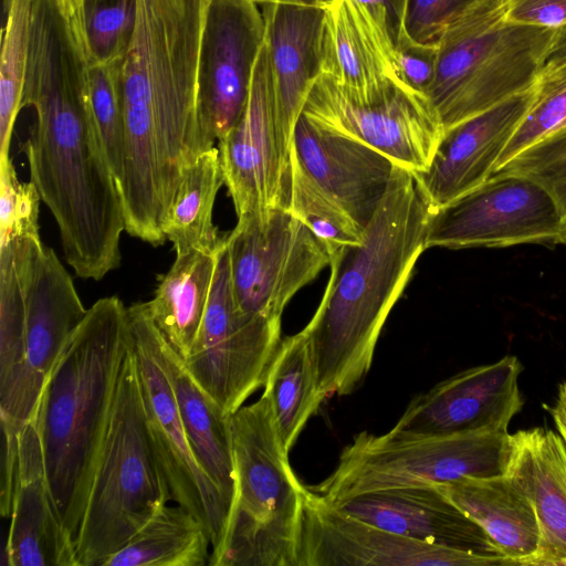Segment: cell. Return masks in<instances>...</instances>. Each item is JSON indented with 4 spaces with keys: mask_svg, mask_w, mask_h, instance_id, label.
Listing matches in <instances>:
<instances>
[{
    "mask_svg": "<svg viewBox=\"0 0 566 566\" xmlns=\"http://www.w3.org/2000/svg\"><path fill=\"white\" fill-rule=\"evenodd\" d=\"M90 62L56 0H35L21 108L30 181L52 213L75 274L99 281L120 263L125 217L90 94Z\"/></svg>",
    "mask_w": 566,
    "mask_h": 566,
    "instance_id": "1",
    "label": "cell"
},
{
    "mask_svg": "<svg viewBox=\"0 0 566 566\" xmlns=\"http://www.w3.org/2000/svg\"><path fill=\"white\" fill-rule=\"evenodd\" d=\"M136 23L120 59L124 155L118 187L125 231L153 245L185 169L203 151L198 61L208 0H136Z\"/></svg>",
    "mask_w": 566,
    "mask_h": 566,
    "instance_id": "2",
    "label": "cell"
},
{
    "mask_svg": "<svg viewBox=\"0 0 566 566\" xmlns=\"http://www.w3.org/2000/svg\"><path fill=\"white\" fill-rule=\"evenodd\" d=\"M433 211L415 175L396 165L363 241L331 255L326 290L302 329L326 398L352 394L368 374L387 317L427 249Z\"/></svg>",
    "mask_w": 566,
    "mask_h": 566,
    "instance_id": "3",
    "label": "cell"
},
{
    "mask_svg": "<svg viewBox=\"0 0 566 566\" xmlns=\"http://www.w3.org/2000/svg\"><path fill=\"white\" fill-rule=\"evenodd\" d=\"M130 344L127 307L117 296L97 300L48 376L32 416L49 489L74 544Z\"/></svg>",
    "mask_w": 566,
    "mask_h": 566,
    "instance_id": "4",
    "label": "cell"
},
{
    "mask_svg": "<svg viewBox=\"0 0 566 566\" xmlns=\"http://www.w3.org/2000/svg\"><path fill=\"white\" fill-rule=\"evenodd\" d=\"M234 493L210 566H298L303 485L282 448L269 399L231 415Z\"/></svg>",
    "mask_w": 566,
    "mask_h": 566,
    "instance_id": "5",
    "label": "cell"
},
{
    "mask_svg": "<svg viewBox=\"0 0 566 566\" xmlns=\"http://www.w3.org/2000/svg\"><path fill=\"white\" fill-rule=\"evenodd\" d=\"M168 502L146 424L132 339L75 541L77 566H102Z\"/></svg>",
    "mask_w": 566,
    "mask_h": 566,
    "instance_id": "6",
    "label": "cell"
},
{
    "mask_svg": "<svg viewBox=\"0 0 566 566\" xmlns=\"http://www.w3.org/2000/svg\"><path fill=\"white\" fill-rule=\"evenodd\" d=\"M507 0H481L438 41L426 96L443 130L534 86L560 31L511 22Z\"/></svg>",
    "mask_w": 566,
    "mask_h": 566,
    "instance_id": "7",
    "label": "cell"
},
{
    "mask_svg": "<svg viewBox=\"0 0 566 566\" xmlns=\"http://www.w3.org/2000/svg\"><path fill=\"white\" fill-rule=\"evenodd\" d=\"M512 452L513 434L507 431L440 437L363 431L343 449L334 472L313 491L333 504L389 488L490 479L506 474Z\"/></svg>",
    "mask_w": 566,
    "mask_h": 566,
    "instance_id": "8",
    "label": "cell"
},
{
    "mask_svg": "<svg viewBox=\"0 0 566 566\" xmlns=\"http://www.w3.org/2000/svg\"><path fill=\"white\" fill-rule=\"evenodd\" d=\"M8 245L22 283L25 304L22 379L9 412L1 419L3 448L14 451L32 418L48 376L86 316L70 273L39 233L0 239Z\"/></svg>",
    "mask_w": 566,
    "mask_h": 566,
    "instance_id": "9",
    "label": "cell"
},
{
    "mask_svg": "<svg viewBox=\"0 0 566 566\" xmlns=\"http://www.w3.org/2000/svg\"><path fill=\"white\" fill-rule=\"evenodd\" d=\"M224 239L238 306L277 323L292 297L331 262L323 241L285 207L238 218Z\"/></svg>",
    "mask_w": 566,
    "mask_h": 566,
    "instance_id": "10",
    "label": "cell"
},
{
    "mask_svg": "<svg viewBox=\"0 0 566 566\" xmlns=\"http://www.w3.org/2000/svg\"><path fill=\"white\" fill-rule=\"evenodd\" d=\"M281 340V323L238 306L223 238L207 310L192 348L182 358L185 366L222 410L232 415L264 386Z\"/></svg>",
    "mask_w": 566,
    "mask_h": 566,
    "instance_id": "11",
    "label": "cell"
},
{
    "mask_svg": "<svg viewBox=\"0 0 566 566\" xmlns=\"http://www.w3.org/2000/svg\"><path fill=\"white\" fill-rule=\"evenodd\" d=\"M303 115L327 130L378 150L412 172L428 167L444 132L427 96L403 81L356 94L322 74Z\"/></svg>",
    "mask_w": 566,
    "mask_h": 566,
    "instance_id": "12",
    "label": "cell"
},
{
    "mask_svg": "<svg viewBox=\"0 0 566 566\" xmlns=\"http://www.w3.org/2000/svg\"><path fill=\"white\" fill-rule=\"evenodd\" d=\"M566 218L535 181L492 174L476 188L436 209L426 248L464 249L525 243H563Z\"/></svg>",
    "mask_w": 566,
    "mask_h": 566,
    "instance_id": "13",
    "label": "cell"
},
{
    "mask_svg": "<svg viewBox=\"0 0 566 566\" xmlns=\"http://www.w3.org/2000/svg\"><path fill=\"white\" fill-rule=\"evenodd\" d=\"M265 38L254 0H208L198 61V122L205 150L234 126L248 99Z\"/></svg>",
    "mask_w": 566,
    "mask_h": 566,
    "instance_id": "14",
    "label": "cell"
},
{
    "mask_svg": "<svg viewBox=\"0 0 566 566\" xmlns=\"http://www.w3.org/2000/svg\"><path fill=\"white\" fill-rule=\"evenodd\" d=\"M486 556L420 543L337 510L305 486L298 566H491Z\"/></svg>",
    "mask_w": 566,
    "mask_h": 566,
    "instance_id": "15",
    "label": "cell"
},
{
    "mask_svg": "<svg viewBox=\"0 0 566 566\" xmlns=\"http://www.w3.org/2000/svg\"><path fill=\"white\" fill-rule=\"evenodd\" d=\"M217 148L238 218L286 208L290 160L279 142L265 41L255 61L244 108Z\"/></svg>",
    "mask_w": 566,
    "mask_h": 566,
    "instance_id": "16",
    "label": "cell"
},
{
    "mask_svg": "<svg viewBox=\"0 0 566 566\" xmlns=\"http://www.w3.org/2000/svg\"><path fill=\"white\" fill-rule=\"evenodd\" d=\"M129 328L138 363L146 424L167 483L169 500L188 510L205 525L213 553L223 541L230 504L195 455L163 368L144 338L130 325Z\"/></svg>",
    "mask_w": 566,
    "mask_h": 566,
    "instance_id": "17",
    "label": "cell"
},
{
    "mask_svg": "<svg viewBox=\"0 0 566 566\" xmlns=\"http://www.w3.org/2000/svg\"><path fill=\"white\" fill-rule=\"evenodd\" d=\"M515 356L463 370L416 397L391 429L412 437L506 432L523 400Z\"/></svg>",
    "mask_w": 566,
    "mask_h": 566,
    "instance_id": "18",
    "label": "cell"
},
{
    "mask_svg": "<svg viewBox=\"0 0 566 566\" xmlns=\"http://www.w3.org/2000/svg\"><path fill=\"white\" fill-rule=\"evenodd\" d=\"M536 92L537 83L443 132L428 167L411 171L434 210L491 177Z\"/></svg>",
    "mask_w": 566,
    "mask_h": 566,
    "instance_id": "19",
    "label": "cell"
},
{
    "mask_svg": "<svg viewBox=\"0 0 566 566\" xmlns=\"http://www.w3.org/2000/svg\"><path fill=\"white\" fill-rule=\"evenodd\" d=\"M261 9L279 142L284 157L290 160L295 125L323 74L325 1L272 0Z\"/></svg>",
    "mask_w": 566,
    "mask_h": 566,
    "instance_id": "20",
    "label": "cell"
},
{
    "mask_svg": "<svg viewBox=\"0 0 566 566\" xmlns=\"http://www.w3.org/2000/svg\"><path fill=\"white\" fill-rule=\"evenodd\" d=\"M291 154L365 230L387 192L396 165L378 150L327 130L303 114L295 125Z\"/></svg>",
    "mask_w": 566,
    "mask_h": 566,
    "instance_id": "21",
    "label": "cell"
},
{
    "mask_svg": "<svg viewBox=\"0 0 566 566\" xmlns=\"http://www.w3.org/2000/svg\"><path fill=\"white\" fill-rule=\"evenodd\" d=\"M332 505L353 517L420 543L505 558L485 531L436 486L376 490Z\"/></svg>",
    "mask_w": 566,
    "mask_h": 566,
    "instance_id": "22",
    "label": "cell"
},
{
    "mask_svg": "<svg viewBox=\"0 0 566 566\" xmlns=\"http://www.w3.org/2000/svg\"><path fill=\"white\" fill-rule=\"evenodd\" d=\"M129 325L144 338L163 368L195 455L231 506L234 493L231 415L210 397L185 366L151 318L147 302L127 307Z\"/></svg>",
    "mask_w": 566,
    "mask_h": 566,
    "instance_id": "23",
    "label": "cell"
},
{
    "mask_svg": "<svg viewBox=\"0 0 566 566\" xmlns=\"http://www.w3.org/2000/svg\"><path fill=\"white\" fill-rule=\"evenodd\" d=\"M4 547L9 566H77L75 544L65 531L45 476L33 417L19 438L18 467Z\"/></svg>",
    "mask_w": 566,
    "mask_h": 566,
    "instance_id": "24",
    "label": "cell"
},
{
    "mask_svg": "<svg viewBox=\"0 0 566 566\" xmlns=\"http://www.w3.org/2000/svg\"><path fill=\"white\" fill-rule=\"evenodd\" d=\"M323 74L356 94L403 81L391 39L357 0H325Z\"/></svg>",
    "mask_w": 566,
    "mask_h": 566,
    "instance_id": "25",
    "label": "cell"
},
{
    "mask_svg": "<svg viewBox=\"0 0 566 566\" xmlns=\"http://www.w3.org/2000/svg\"><path fill=\"white\" fill-rule=\"evenodd\" d=\"M534 507L541 544L532 565H566V447L552 430L513 434L506 474Z\"/></svg>",
    "mask_w": 566,
    "mask_h": 566,
    "instance_id": "26",
    "label": "cell"
},
{
    "mask_svg": "<svg viewBox=\"0 0 566 566\" xmlns=\"http://www.w3.org/2000/svg\"><path fill=\"white\" fill-rule=\"evenodd\" d=\"M436 488L485 531L511 565H532L541 544L539 524L530 500L507 475Z\"/></svg>",
    "mask_w": 566,
    "mask_h": 566,
    "instance_id": "27",
    "label": "cell"
},
{
    "mask_svg": "<svg viewBox=\"0 0 566 566\" xmlns=\"http://www.w3.org/2000/svg\"><path fill=\"white\" fill-rule=\"evenodd\" d=\"M218 250L176 254L147 302L156 326L182 358L190 353L207 310Z\"/></svg>",
    "mask_w": 566,
    "mask_h": 566,
    "instance_id": "28",
    "label": "cell"
},
{
    "mask_svg": "<svg viewBox=\"0 0 566 566\" xmlns=\"http://www.w3.org/2000/svg\"><path fill=\"white\" fill-rule=\"evenodd\" d=\"M263 395L270 401L282 448L289 453L326 399L318 390L308 343L302 331L281 340Z\"/></svg>",
    "mask_w": 566,
    "mask_h": 566,
    "instance_id": "29",
    "label": "cell"
},
{
    "mask_svg": "<svg viewBox=\"0 0 566 566\" xmlns=\"http://www.w3.org/2000/svg\"><path fill=\"white\" fill-rule=\"evenodd\" d=\"M210 548L205 525L185 507L167 503L102 566H203Z\"/></svg>",
    "mask_w": 566,
    "mask_h": 566,
    "instance_id": "30",
    "label": "cell"
},
{
    "mask_svg": "<svg viewBox=\"0 0 566 566\" xmlns=\"http://www.w3.org/2000/svg\"><path fill=\"white\" fill-rule=\"evenodd\" d=\"M224 185L217 147L201 153L184 171L164 224L176 254L189 250L217 251L223 238L213 223L217 193Z\"/></svg>",
    "mask_w": 566,
    "mask_h": 566,
    "instance_id": "31",
    "label": "cell"
},
{
    "mask_svg": "<svg viewBox=\"0 0 566 566\" xmlns=\"http://www.w3.org/2000/svg\"><path fill=\"white\" fill-rule=\"evenodd\" d=\"M35 0H3L0 53V158L9 156L12 130L20 113L30 53Z\"/></svg>",
    "mask_w": 566,
    "mask_h": 566,
    "instance_id": "32",
    "label": "cell"
},
{
    "mask_svg": "<svg viewBox=\"0 0 566 566\" xmlns=\"http://www.w3.org/2000/svg\"><path fill=\"white\" fill-rule=\"evenodd\" d=\"M25 304L9 247H0V417L15 399L23 374Z\"/></svg>",
    "mask_w": 566,
    "mask_h": 566,
    "instance_id": "33",
    "label": "cell"
},
{
    "mask_svg": "<svg viewBox=\"0 0 566 566\" xmlns=\"http://www.w3.org/2000/svg\"><path fill=\"white\" fill-rule=\"evenodd\" d=\"M286 208L323 241L331 255L364 239L365 230L307 175L291 153Z\"/></svg>",
    "mask_w": 566,
    "mask_h": 566,
    "instance_id": "34",
    "label": "cell"
},
{
    "mask_svg": "<svg viewBox=\"0 0 566 566\" xmlns=\"http://www.w3.org/2000/svg\"><path fill=\"white\" fill-rule=\"evenodd\" d=\"M136 0H85L84 24L90 64L120 60L136 23Z\"/></svg>",
    "mask_w": 566,
    "mask_h": 566,
    "instance_id": "35",
    "label": "cell"
},
{
    "mask_svg": "<svg viewBox=\"0 0 566 566\" xmlns=\"http://www.w3.org/2000/svg\"><path fill=\"white\" fill-rule=\"evenodd\" d=\"M566 125V63L541 75L536 97L502 153L496 168Z\"/></svg>",
    "mask_w": 566,
    "mask_h": 566,
    "instance_id": "36",
    "label": "cell"
},
{
    "mask_svg": "<svg viewBox=\"0 0 566 566\" xmlns=\"http://www.w3.org/2000/svg\"><path fill=\"white\" fill-rule=\"evenodd\" d=\"M120 60L90 64L91 103L111 169L120 178L124 155V120L119 92Z\"/></svg>",
    "mask_w": 566,
    "mask_h": 566,
    "instance_id": "37",
    "label": "cell"
},
{
    "mask_svg": "<svg viewBox=\"0 0 566 566\" xmlns=\"http://www.w3.org/2000/svg\"><path fill=\"white\" fill-rule=\"evenodd\" d=\"M493 174H513L535 181L566 218V125L523 149Z\"/></svg>",
    "mask_w": 566,
    "mask_h": 566,
    "instance_id": "38",
    "label": "cell"
},
{
    "mask_svg": "<svg viewBox=\"0 0 566 566\" xmlns=\"http://www.w3.org/2000/svg\"><path fill=\"white\" fill-rule=\"evenodd\" d=\"M480 1L408 0L402 43L437 44L442 34Z\"/></svg>",
    "mask_w": 566,
    "mask_h": 566,
    "instance_id": "39",
    "label": "cell"
},
{
    "mask_svg": "<svg viewBox=\"0 0 566 566\" xmlns=\"http://www.w3.org/2000/svg\"><path fill=\"white\" fill-rule=\"evenodd\" d=\"M396 53L402 80L426 95L436 75L438 44L405 42L397 48Z\"/></svg>",
    "mask_w": 566,
    "mask_h": 566,
    "instance_id": "40",
    "label": "cell"
},
{
    "mask_svg": "<svg viewBox=\"0 0 566 566\" xmlns=\"http://www.w3.org/2000/svg\"><path fill=\"white\" fill-rule=\"evenodd\" d=\"M505 19L542 28H564L566 0H507Z\"/></svg>",
    "mask_w": 566,
    "mask_h": 566,
    "instance_id": "41",
    "label": "cell"
},
{
    "mask_svg": "<svg viewBox=\"0 0 566 566\" xmlns=\"http://www.w3.org/2000/svg\"><path fill=\"white\" fill-rule=\"evenodd\" d=\"M388 33L396 50L405 41L408 0H357Z\"/></svg>",
    "mask_w": 566,
    "mask_h": 566,
    "instance_id": "42",
    "label": "cell"
},
{
    "mask_svg": "<svg viewBox=\"0 0 566 566\" xmlns=\"http://www.w3.org/2000/svg\"><path fill=\"white\" fill-rule=\"evenodd\" d=\"M65 20L70 24L75 36L80 41L86 55V36L84 24V2L85 0H56Z\"/></svg>",
    "mask_w": 566,
    "mask_h": 566,
    "instance_id": "43",
    "label": "cell"
},
{
    "mask_svg": "<svg viewBox=\"0 0 566 566\" xmlns=\"http://www.w3.org/2000/svg\"><path fill=\"white\" fill-rule=\"evenodd\" d=\"M566 63V27L560 28V31L554 42V45L548 54L542 74L547 73ZM541 74V75H542Z\"/></svg>",
    "mask_w": 566,
    "mask_h": 566,
    "instance_id": "44",
    "label": "cell"
},
{
    "mask_svg": "<svg viewBox=\"0 0 566 566\" xmlns=\"http://www.w3.org/2000/svg\"><path fill=\"white\" fill-rule=\"evenodd\" d=\"M549 411L566 443V381L559 386L557 400Z\"/></svg>",
    "mask_w": 566,
    "mask_h": 566,
    "instance_id": "45",
    "label": "cell"
},
{
    "mask_svg": "<svg viewBox=\"0 0 566 566\" xmlns=\"http://www.w3.org/2000/svg\"><path fill=\"white\" fill-rule=\"evenodd\" d=\"M256 3H259L260 6L266 3V2H270L272 0H254ZM294 1H297V2H303V3H319V2H323L325 0H294Z\"/></svg>",
    "mask_w": 566,
    "mask_h": 566,
    "instance_id": "46",
    "label": "cell"
},
{
    "mask_svg": "<svg viewBox=\"0 0 566 566\" xmlns=\"http://www.w3.org/2000/svg\"><path fill=\"white\" fill-rule=\"evenodd\" d=\"M563 243L566 244V228H565V234H564V238H563Z\"/></svg>",
    "mask_w": 566,
    "mask_h": 566,
    "instance_id": "47",
    "label": "cell"
}]
</instances>
